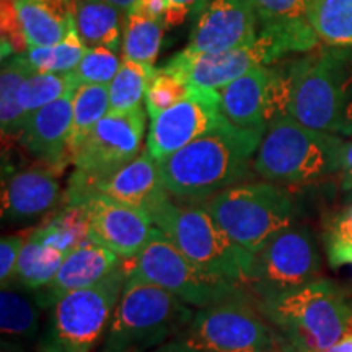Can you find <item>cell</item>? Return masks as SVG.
<instances>
[{
	"instance_id": "obj_6",
	"label": "cell",
	"mask_w": 352,
	"mask_h": 352,
	"mask_svg": "<svg viewBox=\"0 0 352 352\" xmlns=\"http://www.w3.org/2000/svg\"><path fill=\"white\" fill-rule=\"evenodd\" d=\"M152 222L196 266L248 289L253 254L233 241L202 206H179L168 199Z\"/></svg>"
},
{
	"instance_id": "obj_37",
	"label": "cell",
	"mask_w": 352,
	"mask_h": 352,
	"mask_svg": "<svg viewBox=\"0 0 352 352\" xmlns=\"http://www.w3.org/2000/svg\"><path fill=\"white\" fill-rule=\"evenodd\" d=\"M334 241V243H352V206L346 208L341 214L333 219L327 235H324V243Z\"/></svg>"
},
{
	"instance_id": "obj_7",
	"label": "cell",
	"mask_w": 352,
	"mask_h": 352,
	"mask_svg": "<svg viewBox=\"0 0 352 352\" xmlns=\"http://www.w3.org/2000/svg\"><path fill=\"white\" fill-rule=\"evenodd\" d=\"M279 334L270 327L252 297H239L199 308L175 341L160 352H272Z\"/></svg>"
},
{
	"instance_id": "obj_16",
	"label": "cell",
	"mask_w": 352,
	"mask_h": 352,
	"mask_svg": "<svg viewBox=\"0 0 352 352\" xmlns=\"http://www.w3.org/2000/svg\"><path fill=\"white\" fill-rule=\"evenodd\" d=\"M56 173V168L39 162L8 176L2 184V219L23 223L54 209L60 201V183Z\"/></svg>"
},
{
	"instance_id": "obj_19",
	"label": "cell",
	"mask_w": 352,
	"mask_h": 352,
	"mask_svg": "<svg viewBox=\"0 0 352 352\" xmlns=\"http://www.w3.org/2000/svg\"><path fill=\"white\" fill-rule=\"evenodd\" d=\"M122 267V259L103 246L83 240L74 248L52 283L38 290L44 308H51L57 298L74 290L95 287Z\"/></svg>"
},
{
	"instance_id": "obj_24",
	"label": "cell",
	"mask_w": 352,
	"mask_h": 352,
	"mask_svg": "<svg viewBox=\"0 0 352 352\" xmlns=\"http://www.w3.org/2000/svg\"><path fill=\"white\" fill-rule=\"evenodd\" d=\"M32 69L21 54L2 60L0 70V126L3 138H19L28 120V114L19 103V88L25 78L32 76Z\"/></svg>"
},
{
	"instance_id": "obj_17",
	"label": "cell",
	"mask_w": 352,
	"mask_h": 352,
	"mask_svg": "<svg viewBox=\"0 0 352 352\" xmlns=\"http://www.w3.org/2000/svg\"><path fill=\"white\" fill-rule=\"evenodd\" d=\"M263 64L256 44L223 52L182 51L171 57L165 69L178 74L192 87L209 91H220L228 83Z\"/></svg>"
},
{
	"instance_id": "obj_28",
	"label": "cell",
	"mask_w": 352,
	"mask_h": 352,
	"mask_svg": "<svg viewBox=\"0 0 352 352\" xmlns=\"http://www.w3.org/2000/svg\"><path fill=\"white\" fill-rule=\"evenodd\" d=\"M165 26L158 20L131 10L122 32V59L153 65L162 47Z\"/></svg>"
},
{
	"instance_id": "obj_12",
	"label": "cell",
	"mask_w": 352,
	"mask_h": 352,
	"mask_svg": "<svg viewBox=\"0 0 352 352\" xmlns=\"http://www.w3.org/2000/svg\"><path fill=\"white\" fill-rule=\"evenodd\" d=\"M320 271L321 254L315 233L294 223L253 254L248 289L258 302L271 300L320 279Z\"/></svg>"
},
{
	"instance_id": "obj_40",
	"label": "cell",
	"mask_w": 352,
	"mask_h": 352,
	"mask_svg": "<svg viewBox=\"0 0 352 352\" xmlns=\"http://www.w3.org/2000/svg\"><path fill=\"white\" fill-rule=\"evenodd\" d=\"M341 171H352V142H344L341 148Z\"/></svg>"
},
{
	"instance_id": "obj_35",
	"label": "cell",
	"mask_w": 352,
	"mask_h": 352,
	"mask_svg": "<svg viewBox=\"0 0 352 352\" xmlns=\"http://www.w3.org/2000/svg\"><path fill=\"white\" fill-rule=\"evenodd\" d=\"M259 23L307 19L311 0H250Z\"/></svg>"
},
{
	"instance_id": "obj_8",
	"label": "cell",
	"mask_w": 352,
	"mask_h": 352,
	"mask_svg": "<svg viewBox=\"0 0 352 352\" xmlns=\"http://www.w3.org/2000/svg\"><path fill=\"white\" fill-rule=\"evenodd\" d=\"M201 206L236 245L252 254L296 222L292 199L272 183L235 184Z\"/></svg>"
},
{
	"instance_id": "obj_34",
	"label": "cell",
	"mask_w": 352,
	"mask_h": 352,
	"mask_svg": "<svg viewBox=\"0 0 352 352\" xmlns=\"http://www.w3.org/2000/svg\"><path fill=\"white\" fill-rule=\"evenodd\" d=\"M0 20H2V60L6 59L7 54L16 56L23 54L28 50V43H26L23 25H21L19 6L16 0H2V13H0Z\"/></svg>"
},
{
	"instance_id": "obj_18",
	"label": "cell",
	"mask_w": 352,
	"mask_h": 352,
	"mask_svg": "<svg viewBox=\"0 0 352 352\" xmlns=\"http://www.w3.org/2000/svg\"><path fill=\"white\" fill-rule=\"evenodd\" d=\"M76 91L32 113L26 120L20 144L41 164L60 170L72 164L69 153L72 132V98Z\"/></svg>"
},
{
	"instance_id": "obj_22",
	"label": "cell",
	"mask_w": 352,
	"mask_h": 352,
	"mask_svg": "<svg viewBox=\"0 0 352 352\" xmlns=\"http://www.w3.org/2000/svg\"><path fill=\"white\" fill-rule=\"evenodd\" d=\"M28 47L60 43L76 30V0H16Z\"/></svg>"
},
{
	"instance_id": "obj_30",
	"label": "cell",
	"mask_w": 352,
	"mask_h": 352,
	"mask_svg": "<svg viewBox=\"0 0 352 352\" xmlns=\"http://www.w3.org/2000/svg\"><path fill=\"white\" fill-rule=\"evenodd\" d=\"M88 47L80 41L76 30L60 43L51 46L28 47L21 57L32 72L69 74L74 72Z\"/></svg>"
},
{
	"instance_id": "obj_2",
	"label": "cell",
	"mask_w": 352,
	"mask_h": 352,
	"mask_svg": "<svg viewBox=\"0 0 352 352\" xmlns=\"http://www.w3.org/2000/svg\"><path fill=\"white\" fill-rule=\"evenodd\" d=\"M344 51H324L289 63L290 118L334 135H352V67Z\"/></svg>"
},
{
	"instance_id": "obj_5",
	"label": "cell",
	"mask_w": 352,
	"mask_h": 352,
	"mask_svg": "<svg viewBox=\"0 0 352 352\" xmlns=\"http://www.w3.org/2000/svg\"><path fill=\"white\" fill-rule=\"evenodd\" d=\"M340 135L310 129L289 114L270 122L253 168L270 183L300 184L341 171Z\"/></svg>"
},
{
	"instance_id": "obj_9",
	"label": "cell",
	"mask_w": 352,
	"mask_h": 352,
	"mask_svg": "<svg viewBox=\"0 0 352 352\" xmlns=\"http://www.w3.org/2000/svg\"><path fill=\"white\" fill-rule=\"evenodd\" d=\"M126 280L121 267L95 287L57 298L39 336L38 352H94L107 333Z\"/></svg>"
},
{
	"instance_id": "obj_13",
	"label": "cell",
	"mask_w": 352,
	"mask_h": 352,
	"mask_svg": "<svg viewBox=\"0 0 352 352\" xmlns=\"http://www.w3.org/2000/svg\"><path fill=\"white\" fill-rule=\"evenodd\" d=\"M219 91L195 88L192 95L151 120L145 151L160 162L208 134L222 121Z\"/></svg>"
},
{
	"instance_id": "obj_23",
	"label": "cell",
	"mask_w": 352,
	"mask_h": 352,
	"mask_svg": "<svg viewBox=\"0 0 352 352\" xmlns=\"http://www.w3.org/2000/svg\"><path fill=\"white\" fill-rule=\"evenodd\" d=\"M126 13L103 0H76V32L87 47H122Z\"/></svg>"
},
{
	"instance_id": "obj_11",
	"label": "cell",
	"mask_w": 352,
	"mask_h": 352,
	"mask_svg": "<svg viewBox=\"0 0 352 352\" xmlns=\"http://www.w3.org/2000/svg\"><path fill=\"white\" fill-rule=\"evenodd\" d=\"M147 116L142 107L124 113L109 111L94 127L72 158L76 171L65 191L69 206L82 204L103 179L131 164L142 152Z\"/></svg>"
},
{
	"instance_id": "obj_1",
	"label": "cell",
	"mask_w": 352,
	"mask_h": 352,
	"mask_svg": "<svg viewBox=\"0 0 352 352\" xmlns=\"http://www.w3.org/2000/svg\"><path fill=\"white\" fill-rule=\"evenodd\" d=\"M263 129H241L222 118L208 134L158 164L170 196L202 201L248 178Z\"/></svg>"
},
{
	"instance_id": "obj_44",
	"label": "cell",
	"mask_w": 352,
	"mask_h": 352,
	"mask_svg": "<svg viewBox=\"0 0 352 352\" xmlns=\"http://www.w3.org/2000/svg\"><path fill=\"white\" fill-rule=\"evenodd\" d=\"M342 188H344L346 191L352 189V171H347V173L342 176Z\"/></svg>"
},
{
	"instance_id": "obj_15",
	"label": "cell",
	"mask_w": 352,
	"mask_h": 352,
	"mask_svg": "<svg viewBox=\"0 0 352 352\" xmlns=\"http://www.w3.org/2000/svg\"><path fill=\"white\" fill-rule=\"evenodd\" d=\"M258 23L250 0H209L183 51L223 52L250 47L256 41Z\"/></svg>"
},
{
	"instance_id": "obj_32",
	"label": "cell",
	"mask_w": 352,
	"mask_h": 352,
	"mask_svg": "<svg viewBox=\"0 0 352 352\" xmlns=\"http://www.w3.org/2000/svg\"><path fill=\"white\" fill-rule=\"evenodd\" d=\"M195 88L196 87L188 83L178 74L165 67L157 69L155 76L147 88V94H145V111L148 118L153 120L160 113L178 104L179 101L186 100L189 95H192Z\"/></svg>"
},
{
	"instance_id": "obj_31",
	"label": "cell",
	"mask_w": 352,
	"mask_h": 352,
	"mask_svg": "<svg viewBox=\"0 0 352 352\" xmlns=\"http://www.w3.org/2000/svg\"><path fill=\"white\" fill-rule=\"evenodd\" d=\"M78 88L72 72L69 74H50L33 72L25 78L19 88V103L23 111L32 114L41 109L52 101L63 98L64 95L76 91Z\"/></svg>"
},
{
	"instance_id": "obj_39",
	"label": "cell",
	"mask_w": 352,
	"mask_h": 352,
	"mask_svg": "<svg viewBox=\"0 0 352 352\" xmlns=\"http://www.w3.org/2000/svg\"><path fill=\"white\" fill-rule=\"evenodd\" d=\"M327 245V254L328 261L331 267H341L349 264L352 266V243H334V241H328Z\"/></svg>"
},
{
	"instance_id": "obj_42",
	"label": "cell",
	"mask_w": 352,
	"mask_h": 352,
	"mask_svg": "<svg viewBox=\"0 0 352 352\" xmlns=\"http://www.w3.org/2000/svg\"><path fill=\"white\" fill-rule=\"evenodd\" d=\"M328 352H352V334L344 333L340 341L334 344Z\"/></svg>"
},
{
	"instance_id": "obj_20",
	"label": "cell",
	"mask_w": 352,
	"mask_h": 352,
	"mask_svg": "<svg viewBox=\"0 0 352 352\" xmlns=\"http://www.w3.org/2000/svg\"><path fill=\"white\" fill-rule=\"evenodd\" d=\"M95 192L107 195L113 199L140 209L152 217V214L166 201L171 199L162 179L158 162L144 151L131 164L103 179Z\"/></svg>"
},
{
	"instance_id": "obj_27",
	"label": "cell",
	"mask_w": 352,
	"mask_h": 352,
	"mask_svg": "<svg viewBox=\"0 0 352 352\" xmlns=\"http://www.w3.org/2000/svg\"><path fill=\"white\" fill-rule=\"evenodd\" d=\"M109 113L108 85H80L72 98V132L69 153L74 158L94 127Z\"/></svg>"
},
{
	"instance_id": "obj_29",
	"label": "cell",
	"mask_w": 352,
	"mask_h": 352,
	"mask_svg": "<svg viewBox=\"0 0 352 352\" xmlns=\"http://www.w3.org/2000/svg\"><path fill=\"white\" fill-rule=\"evenodd\" d=\"M155 72V65L122 59L116 77L108 85L109 111L124 113L140 108Z\"/></svg>"
},
{
	"instance_id": "obj_38",
	"label": "cell",
	"mask_w": 352,
	"mask_h": 352,
	"mask_svg": "<svg viewBox=\"0 0 352 352\" xmlns=\"http://www.w3.org/2000/svg\"><path fill=\"white\" fill-rule=\"evenodd\" d=\"M171 0H138L132 10L142 13L145 16H151L153 20H158L164 25V20L171 7Z\"/></svg>"
},
{
	"instance_id": "obj_4",
	"label": "cell",
	"mask_w": 352,
	"mask_h": 352,
	"mask_svg": "<svg viewBox=\"0 0 352 352\" xmlns=\"http://www.w3.org/2000/svg\"><path fill=\"white\" fill-rule=\"evenodd\" d=\"M195 311L168 290L127 276L96 352H147L188 327Z\"/></svg>"
},
{
	"instance_id": "obj_25",
	"label": "cell",
	"mask_w": 352,
	"mask_h": 352,
	"mask_svg": "<svg viewBox=\"0 0 352 352\" xmlns=\"http://www.w3.org/2000/svg\"><path fill=\"white\" fill-rule=\"evenodd\" d=\"M67 253L41 243L28 235L21 248L13 280L30 290H41L52 283Z\"/></svg>"
},
{
	"instance_id": "obj_41",
	"label": "cell",
	"mask_w": 352,
	"mask_h": 352,
	"mask_svg": "<svg viewBox=\"0 0 352 352\" xmlns=\"http://www.w3.org/2000/svg\"><path fill=\"white\" fill-rule=\"evenodd\" d=\"M171 2L184 6L189 12H191V15H196V13H201L204 10V7L208 6L209 0H171Z\"/></svg>"
},
{
	"instance_id": "obj_36",
	"label": "cell",
	"mask_w": 352,
	"mask_h": 352,
	"mask_svg": "<svg viewBox=\"0 0 352 352\" xmlns=\"http://www.w3.org/2000/svg\"><path fill=\"white\" fill-rule=\"evenodd\" d=\"M23 245L25 239L21 235L3 236L0 241V283L2 285L13 280Z\"/></svg>"
},
{
	"instance_id": "obj_21",
	"label": "cell",
	"mask_w": 352,
	"mask_h": 352,
	"mask_svg": "<svg viewBox=\"0 0 352 352\" xmlns=\"http://www.w3.org/2000/svg\"><path fill=\"white\" fill-rule=\"evenodd\" d=\"M46 310L38 290H30L15 280L0 290V329L2 344L21 351L39 341L41 311Z\"/></svg>"
},
{
	"instance_id": "obj_26",
	"label": "cell",
	"mask_w": 352,
	"mask_h": 352,
	"mask_svg": "<svg viewBox=\"0 0 352 352\" xmlns=\"http://www.w3.org/2000/svg\"><path fill=\"white\" fill-rule=\"evenodd\" d=\"M307 20L321 43L352 47V0H311Z\"/></svg>"
},
{
	"instance_id": "obj_33",
	"label": "cell",
	"mask_w": 352,
	"mask_h": 352,
	"mask_svg": "<svg viewBox=\"0 0 352 352\" xmlns=\"http://www.w3.org/2000/svg\"><path fill=\"white\" fill-rule=\"evenodd\" d=\"M122 60L118 57L116 51L109 47L96 46L88 47L80 64L72 72L77 85H109Z\"/></svg>"
},
{
	"instance_id": "obj_43",
	"label": "cell",
	"mask_w": 352,
	"mask_h": 352,
	"mask_svg": "<svg viewBox=\"0 0 352 352\" xmlns=\"http://www.w3.org/2000/svg\"><path fill=\"white\" fill-rule=\"evenodd\" d=\"M103 2L116 7L118 10H121L122 13H129L132 8H134L135 3H138V0H103Z\"/></svg>"
},
{
	"instance_id": "obj_14",
	"label": "cell",
	"mask_w": 352,
	"mask_h": 352,
	"mask_svg": "<svg viewBox=\"0 0 352 352\" xmlns=\"http://www.w3.org/2000/svg\"><path fill=\"white\" fill-rule=\"evenodd\" d=\"M80 208L87 219V236L121 259H134L152 239V217L101 192L87 197Z\"/></svg>"
},
{
	"instance_id": "obj_10",
	"label": "cell",
	"mask_w": 352,
	"mask_h": 352,
	"mask_svg": "<svg viewBox=\"0 0 352 352\" xmlns=\"http://www.w3.org/2000/svg\"><path fill=\"white\" fill-rule=\"evenodd\" d=\"M127 276L139 277L168 290L189 307L208 308L215 303L246 297V287L206 272L189 261L164 232L153 227L152 239L132 263H122Z\"/></svg>"
},
{
	"instance_id": "obj_45",
	"label": "cell",
	"mask_w": 352,
	"mask_h": 352,
	"mask_svg": "<svg viewBox=\"0 0 352 352\" xmlns=\"http://www.w3.org/2000/svg\"><path fill=\"white\" fill-rule=\"evenodd\" d=\"M155 352H160V351H155Z\"/></svg>"
},
{
	"instance_id": "obj_3",
	"label": "cell",
	"mask_w": 352,
	"mask_h": 352,
	"mask_svg": "<svg viewBox=\"0 0 352 352\" xmlns=\"http://www.w3.org/2000/svg\"><path fill=\"white\" fill-rule=\"evenodd\" d=\"M258 308L292 352H328L346 331L352 303L331 280L316 279Z\"/></svg>"
}]
</instances>
